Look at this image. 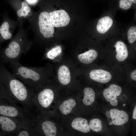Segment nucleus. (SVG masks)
Returning <instances> with one entry per match:
<instances>
[{"instance_id": "393cba45", "label": "nucleus", "mask_w": 136, "mask_h": 136, "mask_svg": "<svg viewBox=\"0 0 136 136\" xmlns=\"http://www.w3.org/2000/svg\"><path fill=\"white\" fill-rule=\"evenodd\" d=\"M29 4H35L37 2V0H26Z\"/></svg>"}, {"instance_id": "2eb2a0df", "label": "nucleus", "mask_w": 136, "mask_h": 136, "mask_svg": "<svg viewBox=\"0 0 136 136\" xmlns=\"http://www.w3.org/2000/svg\"><path fill=\"white\" fill-rule=\"evenodd\" d=\"M76 104V101L74 99L70 98L63 102L59 107V109L62 113L66 115L71 112Z\"/></svg>"}, {"instance_id": "0eeeda50", "label": "nucleus", "mask_w": 136, "mask_h": 136, "mask_svg": "<svg viewBox=\"0 0 136 136\" xmlns=\"http://www.w3.org/2000/svg\"><path fill=\"white\" fill-rule=\"evenodd\" d=\"M54 96L53 92L51 89L46 88L38 93L37 99L38 103L41 107L46 108L48 107L52 103Z\"/></svg>"}, {"instance_id": "a878e982", "label": "nucleus", "mask_w": 136, "mask_h": 136, "mask_svg": "<svg viewBox=\"0 0 136 136\" xmlns=\"http://www.w3.org/2000/svg\"><path fill=\"white\" fill-rule=\"evenodd\" d=\"M133 118L135 119H136V106H135L133 113Z\"/></svg>"}, {"instance_id": "ddd939ff", "label": "nucleus", "mask_w": 136, "mask_h": 136, "mask_svg": "<svg viewBox=\"0 0 136 136\" xmlns=\"http://www.w3.org/2000/svg\"><path fill=\"white\" fill-rule=\"evenodd\" d=\"M98 53L93 49H91L78 56L79 60L85 64H89L93 62L97 57Z\"/></svg>"}, {"instance_id": "423d86ee", "label": "nucleus", "mask_w": 136, "mask_h": 136, "mask_svg": "<svg viewBox=\"0 0 136 136\" xmlns=\"http://www.w3.org/2000/svg\"><path fill=\"white\" fill-rule=\"evenodd\" d=\"M110 112L112 121L109 123V125L114 124L116 125H120L126 123L128 121V115L124 111L113 109L110 110Z\"/></svg>"}, {"instance_id": "f257e3e1", "label": "nucleus", "mask_w": 136, "mask_h": 136, "mask_svg": "<svg viewBox=\"0 0 136 136\" xmlns=\"http://www.w3.org/2000/svg\"><path fill=\"white\" fill-rule=\"evenodd\" d=\"M0 89L9 97L32 113L33 90L11 74L0 62Z\"/></svg>"}, {"instance_id": "a211bd4d", "label": "nucleus", "mask_w": 136, "mask_h": 136, "mask_svg": "<svg viewBox=\"0 0 136 136\" xmlns=\"http://www.w3.org/2000/svg\"><path fill=\"white\" fill-rule=\"evenodd\" d=\"M21 8L16 12L17 14L18 17H30L32 14L31 9L27 3L24 2L22 3Z\"/></svg>"}, {"instance_id": "cd10ccee", "label": "nucleus", "mask_w": 136, "mask_h": 136, "mask_svg": "<svg viewBox=\"0 0 136 136\" xmlns=\"http://www.w3.org/2000/svg\"><path fill=\"white\" fill-rule=\"evenodd\" d=\"M125 106V104H124L123 105V106Z\"/></svg>"}, {"instance_id": "1a4fd4ad", "label": "nucleus", "mask_w": 136, "mask_h": 136, "mask_svg": "<svg viewBox=\"0 0 136 136\" xmlns=\"http://www.w3.org/2000/svg\"><path fill=\"white\" fill-rule=\"evenodd\" d=\"M71 125L74 129L84 133L89 132L91 129L87 120L78 117L74 119Z\"/></svg>"}, {"instance_id": "9d476101", "label": "nucleus", "mask_w": 136, "mask_h": 136, "mask_svg": "<svg viewBox=\"0 0 136 136\" xmlns=\"http://www.w3.org/2000/svg\"><path fill=\"white\" fill-rule=\"evenodd\" d=\"M114 46L117 54L116 57L119 61L124 60L127 57L128 53L127 46L123 42L118 41L116 42Z\"/></svg>"}, {"instance_id": "aec40b11", "label": "nucleus", "mask_w": 136, "mask_h": 136, "mask_svg": "<svg viewBox=\"0 0 136 136\" xmlns=\"http://www.w3.org/2000/svg\"><path fill=\"white\" fill-rule=\"evenodd\" d=\"M89 126L93 131L97 132L102 130V123L99 119L95 118L91 120L90 122Z\"/></svg>"}, {"instance_id": "6e6552de", "label": "nucleus", "mask_w": 136, "mask_h": 136, "mask_svg": "<svg viewBox=\"0 0 136 136\" xmlns=\"http://www.w3.org/2000/svg\"><path fill=\"white\" fill-rule=\"evenodd\" d=\"M89 76L92 80L103 83L108 82L112 78L110 72L101 69L92 70L90 73Z\"/></svg>"}, {"instance_id": "4468645a", "label": "nucleus", "mask_w": 136, "mask_h": 136, "mask_svg": "<svg viewBox=\"0 0 136 136\" xmlns=\"http://www.w3.org/2000/svg\"><path fill=\"white\" fill-rule=\"evenodd\" d=\"M42 129L46 136H55L56 135V128L55 123L50 121H44L42 125Z\"/></svg>"}, {"instance_id": "39448f33", "label": "nucleus", "mask_w": 136, "mask_h": 136, "mask_svg": "<svg viewBox=\"0 0 136 136\" xmlns=\"http://www.w3.org/2000/svg\"><path fill=\"white\" fill-rule=\"evenodd\" d=\"M122 90L120 86L112 84L104 90L103 94L106 100L111 105L116 106L118 104L117 96L120 95Z\"/></svg>"}, {"instance_id": "dca6fc26", "label": "nucleus", "mask_w": 136, "mask_h": 136, "mask_svg": "<svg viewBox=\"0 0 136 136\" xmlns=\"http://www.w3.org/2000/svg\"><path fill=\"white\" fill-rule=\"evenodd\" d=\"M84 96L83 100V103L87 106L91 105L94 102L95 97V93L90 87H86L84 90Z\"/></svg>"}, {"instance_id": "7ed1b4c3", "label": "nucleus", "mask_w": 136, "mask_h": 136, "mask_svg": "<svg viewBox=\"0 0 136 136\" xmlns=\"http://www.w3.org/2000/svg\"><path fill=\"white\" fill-rule=\"evenodd\" d=\"M49 18V13L46 11L42 12L39 16L38 24L40 32L45 38L52 37L54 32V27L51 24Z\"/></svg>"}, {"instance_id": "bb28decb", "label": "nucleus", "mask_w": 136, "mask_h": 136, "mask_svg": "<svg viewBox=\"0 0 136 136\" xmlns=\"http://www.w3.org/2000/svg\"><path fill=\"white\" fill-rule=\"evenodd\" d=\"M106 115L107 117L108 118H111V115L110 111H108L106 112Z\"/></svg>"}, {"instance_id": "b1692460", "label": "nucleus", "mask_w": 136, "mask_h": 136, "mask_svg": "<svg viewBox=\"0 0 136 136\" xmlns=\"http://www.w3.org/2000/svg\"><path fill=\"white\" fill-rule=\"evenodd\" d=\"M136 70L133 71L131 73V79L135 81L136 80Z\"/></svg>"}, {"instance_id": "9b49d317", "label": "nucleus", "mask_w": 136, "mask_h": 136, "mask_svg": "<svg viewBox=\"0 0 136 136\" xmlns=\"http://www.w3.org/2000/svg\"><path fill=\"white\" fill-rule=\"evenodd\" d=\"M113 23L112 19L109 16L104 17L98 20L96 26L97 31L100 33H106Z\"/></svg>"}, {"instance_id": "4be33fe9", "label": "nucleus", "mask_w": 136, "mask_h": 136, "mask_svg": "<svg viewBox=\"0 0 136 136\" xmlns=\"http://www.w3.org/2000/svg\"><path fill=\"white\" fill-rule=\"evenodd\" d=\"M127 36L129 42L130 43L134 42L136 40V26H133L128 30Z\"/></svg>"}, {"instance_id": "5701e85b", "label": "nucleus", "mask_w": 136, "mask_h": 136, "mask_svg": "<svg viewBox=\"0 0 136 136\" xmlns=\"http://www.w3.org/2000/svg\"><path fill=\"white\" fill-rule=\"evenodd\" d=\"M133 3L136 4V0H120L119 6L123 9L127 10L131 7Z\"/></svg>"}, {"instance_id": "f03ea898", "label": "nucleus", "mask_w": 136, "mask_h": 136, "mask_svg": "<svg viewBox=\"0 0 136 136\" xmlns=\"http://www.w3.org/2000/svg\"><path fill=\"white\" fill-rule=\"evenodd\" d=\"M32 42L25 32L19 31L9 44L0 51V58L3 63L10 64L19 61L21 56L26 54L31 47Z\"/></svg>"}, {"instance_id": "f8f14e48", "label": "nucleus", "mask_w": 136, "mask_h": 136, "mask_svg": "<svg viewBox=\"0 0 136 136\" xmlns=\"http://www.w3.org/2000/svg\"><path fill=\"white\" fill-rule=\"evenodd\" d=\"M58 76L59 81L62 84L66 85L69 83L71 77L68 67L64 65L61 66L58 70Z\"/></svg>"}, {"instance_id": "6ab92c4d", "label": "nucleus", "mask_w": 136, "mask_h": 136, "mask_svg": "<svg viewBox=\"0 0 136 136\" xmlns=\"http://www.w3.org/2000/svg\"><path fill=\"white\" fill-rule=\"evenodd\" d=\"M33 133L34 130L32 125L19 129L15 133L13 136H30L33 135Z\"/></svg>"}, {"instance_id": "f3484780", "label": "nucleus", "mask_w": 136, "mask_h": 136, "mask_svg": "<svg viewBox=\"0 0 136 136\" xmlns=\"http://www.w3.org/2000/svg\"><path fill=\"white\" fill-rule=\"evenodd\" d=\"M10 25L7 21H5L2 24L0 27V34L1 39L0 43L3 40H7L11 39L12 33L10 32Z\"/></svg>"}, {"instance_id": "412c9836", "label": "nucleus", "mask_w": 136, "mask_h": 136, "mask_svg": "<svg viewBox=\"0 0 136 136\" xmlns=\"http://www.w3.org/2000/svg\"><path fill=\"white\" fill-rule=\"evenodd\" d=\"M60 46H57L48 51L46 54V57L50 59H53L59 55L61 52Z\"/></svg>"}, {"instance_id": "20e7f679", "label": "nucleus", "mask_w": 136, "mask_h": 136, "mask_svg": "<svg viewBox=\"0 0 136 136\" xmlns=\"http://www.w3.org/2000/svg\"><path fill=\"white\" fill-rule=\"evenodd\" d=\"M49 13V20L51 25L53 27L65 26L67 25L70 22V16L64 10H56Z\"/></svg>"}]
</instances>
